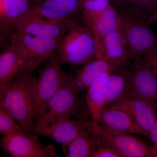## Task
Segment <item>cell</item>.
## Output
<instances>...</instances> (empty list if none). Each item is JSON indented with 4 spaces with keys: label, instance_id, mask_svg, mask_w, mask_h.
<instances>
[{
    "label": "cell",
    "instance_id": "cell-1",
    "mask_svg": "<svg viewBox=\"0 0 157 157\" xmlns=\"http://www.w3.org/2000/svg\"><path fill=\"white\" fill-rule=\"evenodd\" d=\"M33 73L25 71L20 73L0 95V107L9 111L26 133L29 135L33 134V91L37 79Z\"/></svg>",
    "mask_w": 157,
    "mask_h": 157
},
{
    "label": "cell",
    "instance_id": "cell-2",
    "mask_svg": "<svg viewBox=\"0 0 157 157\" xmlns=\"http://www.w3.org/2000/svg\"><path fill=\"white\" fill-rule=\"evenodd\" d=\"M95 53V45L91 30L72 20L56 53L59 61L63 64L84 65L94 58Z\"/></svg>",
    "mask_w": 157,
    "mask_h": 157
},
{
    "label": "cell",
    "instance_id": "cell-3",
    "mask_svg": "<svg viewBox=\"0 0 157 157\" xmlns=\"http://www.w3.org/2000/svg\"><path fill=\"white\" fill-rule=\"evenodd\" d=\"M9 39L18 56L23 72H33L56 53L61 39H42L16 32L11 33Z\"/></svg>",
    "mask_w": 157,
    "mask_h": 157
},
{
    "label": "cell",
    "instance_id": "cell-4",
    "mask_svg": "<svg viewBox=\"0 0 157 157\" xmlns=\"http://www.w3.org/2000/svg\"><path fill=\"white\" fill-rule=\"evenodd\" d=\"M73 78V76L70 75L67 81L49 101L44 114L33 127L51 125L60 120L73 117L89 120L82 103L77 97Z\"/></svg>",
    "mask_w": 157,
    "mask_h": 157
},
{
    "label": "cell",
    "instance_id": "cell-5",
    "mask_svg": "<svg viewBox=\"0 0 157 157\" xmlns=\"http://www.w3.org/2000/svg\"><path fill=\"white\" fill-rule=\"evenodd\" d=\"M54 55L39 73L33 91L34 124L42 117L51 99L66 83L70 75L65 73Z\"/></svg>",
    "mask_w": 157,
    "mask_h": 157
},
{
    "label": "cell",
    "instance_id": "cell-6",
    "mask_svg": "<svg viewBox=\"0 0 157 157\" xmlns=\"http://www.w3.org/2000/svg\"><path fill=\"white\" fill-rule=\"evenodd\" d=\"M147 25L132 15L119 14V29L125 39L129 59L140 57L157 46V35Z\"/></svg>",
    "mask_w": 157,
    "mask_h": 157
},
{
    "label": "cell",
    "instance_id": "cell-7",
    "mask_svg": "<svg viewBox=\"0 0 157 157\" xmlns=\"http://www.w3.org/2000/svg\"><path fill=\"white\" fill-rule=\"evenodd\" d=\"M124 94L140 99L157 109V77L141 57L134 59L128 70Z\"/></svg>",
    "mask_w": 157,
    "mask_h": 157
},
{
    "label": "cell",
    "instance_id": "cell-8",
    "mask_svg": "<svg viewBox=\"0 0 157 157\" xmlns=\"http://www.w3.org/2000/svg\"><path fill=\"white\" fill-rule=\"evenodd\" d=\"M94 125L101 144L115 150L121 157H157V151L131 134L113 132L99 123Z\"/></svg>",
    "mask_w": 157,
    "mask_h": 157
},
{
    "label": "cell",
    "instance_id": "cell-9",
    "mask_svg": "<svg viewBox=\"0 0 157 157\" xmlns=\"http://www.w3.org/2000/svg\"><path fill=\"white\" fill-rule=\"evenodd\" d=\"M2 148L12 157H56L52 144L42 143L38 135L19 132L4 135L1 138Z\"/></svg>",
    "mask_w": 157,
    "mask_h": 157
},
{
    "label": "cell",
    "instance_id": "cell-10",
    "mask_svg": "<svg viewBox=\"0 0 157 157\" xmlns=\"http://www.w3.org/2000/svg\"><path fill=\"white\" fill-rule=\"evenodd\" d=\"M73 19H47L27 12L17 21L14 30L42 39H61Z\"/></svg>",
    "mask_w": 157,
    "mask_h": 157
},
{
    "label": "cell",
    "instance_id": "cell-11",
    "mask_svg": "<svg viewBox=\"0 0 157 157\" xmlns=\"http://www.w3.org/2000/svg\"><path fill=\"white\" fill-rule=\"evenodd\" d=\"M93 124V121L90 120L65 118L51 125L33 126L32 133L49 137L58 143L63 144L73 140Z\"/></svg>",
    "mask_w": 157,
    "mask_h": 157
},
{
    "label": "cell",
    "instance_id": "cell-12",
    "mask_svg": "<svg viewBox=\"0 0 157 157\" xmlns=\"http://www.w3.org/2000/svg\"><path fill=\"white\" fill-rule=\"evenodd\" d=\"M83 21L94 36L95 45L94 58L104 60V40L108 34L118 29L119 14L111 5L97 16Z\"/></svg>",
    "mask_w": 157,
    "mask_h": 157
},
{
    "label": "cell",
    "instance_id": "cell-13",
    "mask_svg": "<svg viewBox=\"0 0 157 157\" xmlns=\"http://www.w3.org/2000/svg\"><path fill=\"white\" fill-rule=\"evenodd\" d=\"M81 0H33L28 11L47 19L67 20L81 10Z\"/></svg>",
    "mask_w": 157,
    "mask_h": 157
},
{
    "label": "cell",
    "instance_id": "cell-14",
    "mask_svg": "<svg viewBox=\"0 0 157 157\" xmlns=\"http://www.w3.org/2000/svg\"><path fill=\"white\" fill-rule=\"evenodd\" d=\"M107 107L122 109L128 113L149 137L157 112V109L154 107L140 99L125 94H123L117 101Z\"/></svg>",
    "mask_w": 157,
    "mask_h": 157
},
{
    "label": "cell",
    "instance_id": "cell-15",
    "mask_svg": "<svg viewBox=\"0 0 157 157\" xmlns=\"http://www.w3.org/2000/svg\"><path fill=\"white\" fill-rule=\"evenodd\" d=\"M99 123L111 132L140 135L149 138L148 134L136 121L122 109L104 107L101 111Z\"/></svg>",
    "mask_w": 157,
    "mask_h": 157
},
{
    "label": "cell",
    "instance_id": "cell-16",
    "mask_svg": "<svg viewBox=\"0 0 157 157\" xmlns=\"http://www.w3.org/2000/svg\"><path fill=\"white\" fill-rule=\"evenodd\" d=\"M33 0H0L1 43L10 37L18 20L27 13Z\"/></svg>",
    "mask_w": 157,
    "mask_h": 157
},
{
    "label": "cell",
    "instance_id": "cell-17",
    "mask_svg": "<svg viewBox=\"0 0 157 157\" xmlns=\"http://www.w3.org/2000/svg\"><path fill=\"white\" fill-rule=\"evenodd\" d=\"M91 59L86 63L79 70L73 83L77 94L87 89L93 82L104 73L120 69L117 65L106 60Z\"/></svg>",
    "mask_w": 157,
    "mask_h": 157
},
{
    "label": "cell",
    "instance_id": "cell-18",
    "mask_svg": "<svg viewBox=\"0 0 157 157\" xmlns=\"http://www.w3.org/2000/svg\"><path fill=\"white\" fill-rule=\"evenodd\" d=\"M101 144L94 125L80 133L61 147L67 157H90L92 152Z\"/></svg>",
    "mask_w": 157,
    "mask_h": 157
},
{
    "label": "cell",
    "instance_id": "cell-19",
    "mask_svg": "<svg viewBox=\"0 0 157 157\" xmlns=\"http://www.w3.org/2000/svg\"><path fill=\"white\" fill-rule=\"evenodd\" d=\"M111 73H104L93 82L88 88L86 104L94 123H99L101 111L106 104L107 82Z\"/></svg>",
    "mask_w": 157,
    "mask_h": 157
},
{
    "label": "cell",
    "instance_id": "cell-20",
    "mask_svg": "<svg viewBox=\"0 0 157 157\" xmlns=\"http://www.w3.org/2000/svg\"><path fill=\"white\" fill-rule=\"evenodd\" d=\"M22 72L20 62L13 46H6L0 55V95Z\"/></svg>",
    "mask_w": 157,
    "mask_h": 157
},
{
    "label": "cell",
    "instance_id": "cell-21",
    "mask_svg": "<svg viewBox=\"0 0 157 157\" xmlns=\"http://www.w3.org/2000/svg\"><path fill=\"white\" fill-rule=\"evenodd\" d=\"M104 60L121 67L129 59L125 39L119 29L111 32L104 40Z\"/></svg>",
    "mask_w": 157,
    "mask_h": 157
},
{
    "label": "cell",
    "instance_id": "cell-22",
    "mask_svg": "<svg viewBox=\"0 0 157 157\" xmlns=\"http://www.w3.org/2000/svg\"><path fill=\"white\" fill-rule=\"evenodd\" d=\"M127 75L128 70L120 69L110 73L107 82V99L104 107L111 105L123 94L126 85Z\"/></svg>",
    "mask_w": 157,
    "mask_h": 157
},
{
    "label": "cell",
    "instance_id": "cell-23",
    "mask_svg": "<svg viewBox=\"0 0 157 157\" xmlns=\"http://www.w3.org/2000/svg\"><path fill=\"white\" fill-rule=\"evenodd\" d=\"M111 6L110 0H81L83 20L97 16Z\"/></svg>",
    "mask_w": 157,
    "mask_h": 157
},
{
    "label": "cell",
    "instance_id": "cell-24",
    "mask_svg": "<svg viewBox=\"0 0 157 157\" xmlns=\"http://www.w3.org/2000/svg\"><path fill=\"white\" fill-rule=\"evenodd\" d=\"M19 132H25L11 113L0 107V133L4 135ZM26 133V132H25Z\"/></svg>",
    "mask_w": 157,
    "mask_h": 157
},
{
    "label": "cell",
    "instance_id": "cell-25",
    "mask_svg": "<svg viewBox=\"0 0 157 157\" xmlns=\"http://www.w3.org/2000/svg\"><path fill=\"white\" fill-rule=\"evenodd\" d=\"M137 10L150 12L151 15L157 9V0H119ZM150 15V16H151Z\"/></svg>",
    "mask_w": 157,
    "mask_h": 157
},
{
    "label": "cell",
    "instance_id": "cell-26",
    "mask_svg": "<svg viewBox=\"0 0 157 157\" xmlns=\"http://www.w3.org/2000/svg\"><path fill=\"white\" fill-rule=\"evenodd\" d=\"M140 57L144 63L157 77V46L147 51Z\"/></svg>",
    "mask_w": 157,
    "mask_h": 157
},
{
    "label": "cell",
    "instance_id": "cell-27",
    "mask_svg": "<svg viewBox=\"0 0 157 157\" xmlns=\"http://www.w3.org/2000/svg\"><path fill=\"white\" fill-rule=\"evenodd\" d=\"M90 157H121V156L113 149L101 144L92 152Z\"/></svg>",
    "mask_w": 157,
    "mask_h": 157
},
{
    "label": "cell",
    "instance_id": "cell-28",
    "mask_svg": "<svg viewBox=\"0 0 157 157\" xmlns=\"http://www.w3.org/2000/svg\"><path fill=\"white\" fill-rule=\"evenodd\" d=\"M149 138L153 144V147L157 151V113H156L155 119L152 128L149 133Z\"/></svg>",
    "mask_w": 157,
    "mask_h": 157
},
{
    "label": "cell",
    "instance_id": "cell-29",
    "mask_svg": "<svg viewBox=\"0 0 157 157\" xmlns=\"http://www.w3.org/2000/svg\"><path fill=\"white\" fill-rule=\"evenodd\" d=\"M146 22L148 24H151L157 22V9L148 17Z\"/></svg>",
    "mask_w": 157,
    "mask_h": 157
},
{
    "label": "cell",
    "instance_id": "cell-30",
    "mask_svg": "<svg viewBox=\"0 0 157 157\" xmlns=\"http://www.w3.org/2000/svg\"></svg>",
    "mask_w": 157,
    "mask_h": 157
}]
</instances>
